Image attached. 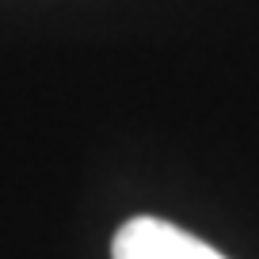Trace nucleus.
I'll list each match as a JSON object with an SVG mask.
<instances>
[{
	"label": "nucleus",
	"instance_id": "obj_1",
	"mask_svg": "<svg viewBox=\"0 0 259 259\" xmlns=\"http://www.w3.org/2000/svg\"><path fill=\"white\" fill-rule=\"evenodd\" d=\"M111 259H225L206 240L160 218H130L111 240Z\"/></svg>",
	"mask_w": 259,
	"mask_h": 259
}]
</instances>
